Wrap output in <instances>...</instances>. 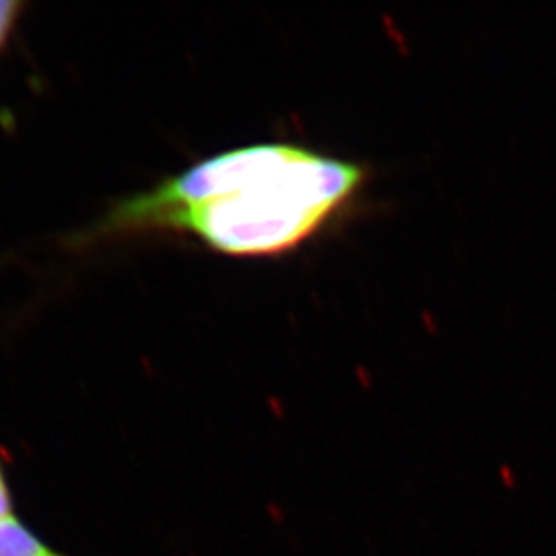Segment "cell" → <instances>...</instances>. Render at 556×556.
<instances>
[{"instance_id":"2","label":"cell","mask_w":556,"mask_h":556,"mask_svg":"<svg viewBox=\"0 0 556 556\" xmlns=\"http://www.w3.org/2000/svg\"><path fill=\"white\" fill-rule=\"evenodd\" d=\"M0 556H60L49 549L16 515L0 522Z\"/></svg>"},{"instance_id":"1","label":"cell","mask_w":556,"mask_h":556,"mask_svg":"<svg viewBox=\"0 0 556 556\" xmlns=\"http://www.w3.org/2000/svg\"><path fill=\"white\" fill-rule=\"evenodd\" d=\"M363 179L357 164L290 144H260L210 159L119 205L106 229H179L227 254H276L325 226Z\"/></svg>"},{"instance_id":"3","label":"cell","mask_w":556,"mask_h":556,"mask_svg":"<svg viewBox=\"0 0 556 556\" xmlns=\"http://www.w3.org/2000/svg\"><path fill=\"white\" fill-rule=\"evenodd\" d=\"M18 2H5L0 0V48L4 46L5 40L10 37L11 29L15 26L18 10H21Z\"/></svg>"}]
</instances>
